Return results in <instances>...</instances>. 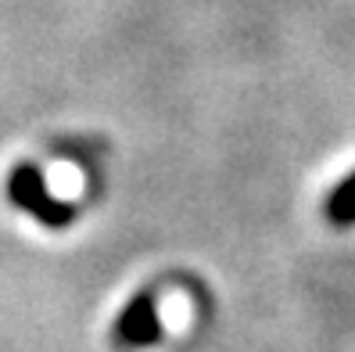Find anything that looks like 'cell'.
<instances>
[{
	"label": "cell",
	"instance_id": "obj_4",
	"mask_svg": "<svg viewBox=\"0 0 355 352\" xmlns=\"http://www.w3.org/2000/svg\"><path fill=\"white\" fill-rule=\"evenodd\" d=\"M187 317H191V305H187L180 295H169V299L162 302V320L169 324V327H176V330H180V327L187 324Z\"/></svg>",
	"mask_w": 355,
	"mask_h": 352
},
{
	"label": "cell",
	"instance_id": "obj_2",
	"mask_svg": "<svg viewBox=\"0 0 355 352\" xmlns=\"http://www.w3.org/2000/svg\"><path fill=\"white\" fill-rule=\"evenodd\" d=\"M122 330H126L133 342H151L158 335V324L148 313V302H137L133 309H126V317H122Z\"/></svg>",
	"mask_w": 355,
	"mask_h": 352
},
{
	"label": "cell",
	"instance_id": "obj_3",
	"mask_svg": "<svg viewBox=\"0 0 355 352\" xmlns=\"http://www.w3.org/2000/svg\"><path fill=\"white\" fill-rule=\"evenodd\" d=\"M79 183H83V180H79V173L72 169V165H54L44 187H47L51 194H58V198H69V194L79 191Z\"/></svg>",
	"mask_w": 355,
	"mask_h": 352
},
{
	"label": "cell",
	"instance_id": "obj_1",
	"mask_svg": "<svg viewBox=\"0 0 355 352\" xmlns=\"http://www.w3.org/2000/svg\"><path fill=\"white\" fill-rule=\"evenodd\" d=\"M327 219L338 226H352L355 223V169L327 194Z\"/></svg>",
	"mask_w": 355,
	"mask_h": 352
}]
</instances>
